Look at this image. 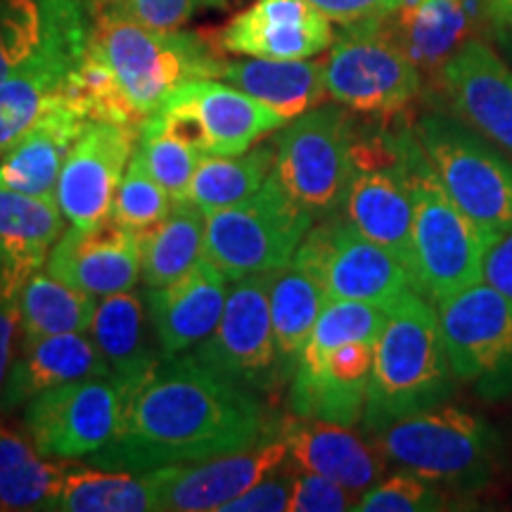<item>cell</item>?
I'll use <instances>...</instances> for the list:
<instances>
[{"instance_id": "8fae6325", "label": "cell", "mask_w": 512, "mask_h": 512, "mask_svg": "<svg viewBox=\"0 0 512 512\" xmlns=\"http://www.w3.org/2000/svg\"><path fill=\"white\" fill-rule=\"evenodd\" d=\"M354 138L356 128L342 105L313 107L275 136L273 176L309 214L328 219L347 195Z\"/></svg>"}, {"instance_id": "f35d334b", "label": "cell", "mask_w": 512, "mask_h": 512, "mask_svg": "<svg viewBox=\"0 0 512 512\" xmlns=\"http://www.w3.org/2000/svg\"><path fill=\"white\" fill-rule=\"evenodd\" d=\"M389 311L380 306L349 302V299H330L325 309L313 325L309 342L302 351V356H318L325 351L339 347L344 342L354 339H377L387 323Z\"/></svg>"}, {"instance_id": "681fc988", "label": "cell", "mask_w": 512, "mask_h": 512, "mask_svg": "<svg viewBox=\"0 0 512 512\" xmlns=\"http://www.w3.org/2000/svg\"><path fill=\"white\" fill-rule=\"evenodd\" d=\"M498 34H501V41L505 43V46H512V29H503V31H498Z\"/></svg>"}, {"instance_id": "c3c4849f", "label": "cell", "mask_w": 512, "mask_h": 512, "mask_svg": "<svg viewBox=\"0 0 512 512\" xmlns=\"http://www.w3.org/2000/svg\"><path fill=\"white\" fill-rule=\"evenodd\" d=\"M477 8L494 29H512V0H477Z\"/></svg>"}, {"instance_id": "7a4b0ae2", "label": "cell", "mask_w": 512, "mask_h": 512, "mask_svg": "<svg viewBox=\"0 0 512 512\" xmlns=\"http://www.w3.org/2000/svg\"><path fill=\"white\" fill-rule=\"evenodd\" d=\"M456 382L437 309L425 294H406L375 342L363 427L375 437L396 420L441 406L456 392Z\"/></svg>"}, {"instance_id": "e0dca14e", "label": "cell", "mask_w": 512, "mask_h": 512, "mask_svg": "<svg viewBox=\"0 0 512 512\" xmlns=\"http://www.w3.org/2000/svg\"><path fill=\"white\" fill-rule=\"evenodd\" d=\"M287 463V444L271 427L254 446L197 463L164 465L143 472L152 486L157 510L207 512L245 494L249 486Z\"/></svg>"}, {"instance_id": "7bdbcfd3", "label": "cell", "mask_w": 512, "mask_h": 512, "mask_svg": "<svg viewBox=\"0 0 512 512\" xmlns=\"http://www.w3.org/2000/svg\"><path fill=\"white\" fill-rule=\"evenodd\" d=\"M294 465L290 460L280 470L249 486L245 494L226 503L221 512H287L290 510Z\"/></svg>"}, {"instance_id": "8992f818", "label": "cell", "mask_w": 512, "mask_h": 512, "mask_svg": "<svg viewBox=\"0 0 512 512\" xmlns=\"http://www.w3.org/2000/svg\"><path fill=\"white\" fill-rule=\"evenodd\" d=\"M411 128L441 188L491 245L512 226V164L458 117L427 114Z\"/></svg>"}, {"instance_id": "1f68e13d", "label": "cell", "mask_w": 512, "mask_h": 512, "mask_svg": "<svg viewBox=\"0 0 512 512\" xmlns=\"http://www.w3.org/2000/svg\"><path fill=\"white\" fill-rule=\"evenodd\" d=\"M67 463L0 425V510H55Z\"/></svg>"}, {"instance_id": "277c9868", "label": "cell", "mask_w": 512, "mask_h": 512, "mask_svg": "<svg viewBox=\"0 0 512 512\" xmlns=\"http://www.w3.org/2000/svg\"><path fill=\"white\" fill-rule=\"evenodd\" d=\"M403 150L413 197L415 285L434 304L482 280L489 242L441 188L413 128H403Z\"/></svg>"}, {"instance_id": "4dcf8cb0", "label": "cell", "mask_w": 512, "mask_h": 512, "mask_svg": "<svg viewBox=\"0 0 512 512\" xmlns=\"http://www.w3.org/2000/svg\"><path fill=\"white\" fill-rule=\"evenodd\" d=\"M207 214L190 202H174L169 216L140 230V278L147 287H164L181 278L204 256Z\"/></svg>"}, {"instance_id": "b9f144b4", "label": "cell", "mask_w": 512, "mask_h": 512, "mask_svg": "<svg viewBox=\"0 0 512 512\" xmlns=\"http://www.w3.org/2000/svg\"><path fill=\"white\" fill-rule=\"evenodd\" d=\"M358 494L344 489L342 484L294 467L290 512H344L356 510Z\"/></svg>"}, {"instance_id": "603a6c76", "label": "cell", "mask_w": 512, "mask_h": 512, "mask_svg": "<svg viewBox=\"0 0 512 512\" xmlns=\"http://www.w3.org/2000/svg\"><path fill=\"white\" fill-rule=\"evenodd\" d=\"M226 283V275L204 256L174 283L150 287L147 311L162 358L195 349L216 330L226 309Z\"/></svg>"}, {"instance_id": "7c38bea8", "label": "cell", "mask_w": 512, "mask_h": 512, "mask_svg": "<svg viewBox=\"0 0 512 512\" xmlns=\"http://www.w3.org/2000/svg\"><path fill=\"white\" fill-rule=\"evenodd\" d=\"M458 382L484 401L512 396V299L484 280L434 302Z\"/></svg>"}, {"instance_id": "52a82bcc", "label": "cell", "mask_w": 512, "mask_h": 512, "mask_svg": "<svg viewBox=\"0 0 512 512\" xmlns=\"http://www.w3.org/2000/svg\"><path fill=\"white\" fill-rule=\"evenodd\" d=\"M316 216L287 195L273 174L247 200L207 216L204 256L228 280L290 266Z\"/></svg>"}, {"instance_id": "44dd1931", "label": "cell", "mask_w": 512, "mask_h": 512, "mask_svg": "<svg viewBox=\"0 0 512 512\" xmlns=\"http://www.w3.org/2000/svg\"><path fill=\"white\" fill-rule=\"evenodd\" d=\"M46 271L93 297L133 290L140 278L138 233L112 216L91 228L72 226L50 249Z\"/></svg>"}, {"instance_id": "ee69618b", "label": "cell", "mask_w": 512, "mask_h": 512, "mask_svg": "<svg viewBox=\"0 0 512 512\" xmlns=\"http://www.w3.org/2000/svg\"><path fill=\"white\" fill-rule=\"evenodd\" d=\"M226 3L228 0H126L133 15L159 29H181L200 12L226 8Z\"/></svg>"}, {"instance_id": "2e32d148", "label": "cell", "mask_w": 512, "mask_h": 512, "mask_svg": "<svg viewBox=\"0 0 512 512\" xmlns=\"http://www.w3.org/2000/svg\"><path fill=\"white\" fill-rule=\"evenodd\" d=\"M271 278L273 273H259L235 280L216 330L192 351L204 366L254 394L273 392L287 380L273 335Z\"/></svg>"}, {"instance_id": "9c48e42d", "label": "cell", "mask_w": 512, "mask_h": 512, "mask_svg": "<svg viewBox=\"0 0 512 512\" xmlns=\"http://www.w3.org/2000/svg\"><path fill=\"white\" fill-rule=\"evenodd\" d=\"M43 34L27 60L0 83V155L50 107L67 102L91 41V24L76 0H41Z\"/></svg>"}, {"instance_id": "60d3db41", "label": "cell", "mask_w": 512, "mask_h": 512, "mask_svg": "<svg viewBox=\"0 0 512 512\" xmlns=\"http://www.w3.org/2000/svg\"><path fill=\"white\" fill-rule=\"evenodd\" d=\"M41 34V0H0V83L34 53Z\"/></svg>"}, {"instance_id": "5b68a950", "label": "cell", "mask_w": 512, "mask_h": 512, "mask_svg": "<svg viewBox=\"0 0 512 512\" xmlns=\"http://www.w3.org/2000/svg\"><path fill=\"white\" fill-rule=\"evenodd\" d=\"M375 446L399 470L465 491L489 482L501 451L489 422L446 403L392 422Z\"/></svg>"}, {"instance_id": "d6986e66", "label": "cell", "mask_w": 512, "mask_h": 512, "mask_svg": "<svg viewBox=\"0 0 512 512\" xmlns=\"http://www.w3.org/2000/svg\"><path fill=\"white\" fill-rule=\"evenodd\" d=\"M377 339H354L318 356L299 358L290 384V411L354 427L363 420Z\"/></svg>"}, {"instance_id": "ffe728a7", "label": "cell", "mask_w": 512, "mask_h": 512, "mask_svg": "<svg viewBox=\"0 0 512 512\" xmlns=\"http://www.w3.org/2000/svg\"><path fill=\"white\" fill-rule=\"evenodd\" d=\"M332 43V22L309 0H254L219 36L228 53L261 60H311Z\"/></svg>"}, {"instance_id": "d590c367", "label": "cell", "mask_w": 512, "mask_h": 512, "mask_svg": "<svg viewBox=\"0 0 512 512\" xmlns=\"http://www.w3.org/2000/svg\"><path fill=\"white\" fill-rule=\"evenodd\" d=\"M55 510L64 512H143L157 510L145 475L102 470L76 463L67 467Z\"/></svg>"}, {"instance_id": "f1b7e54d", "label": "cell", "mask_w": 512, "mask_h": 512, "mask_svg": "<svg viewBox=\"0 0 512 512\" xmlns=\"http://www.w3.org/2000/svg\"><path fill=\"white\" fill-rule=\"evenodd\" d=\"M221 81L264 102L287 121L302 117L328 98L323 62L249 57L223 64Z\"/></svg>"}, {"instance_id": "f6af8a7d", "label": "cell", "mask_w": 512, "mask_h": 512, "mask_svg": "<svg viewBox=\"0 0 512 512\" xmlns=\"http://www.w3.org/2000/svg\"><path fill=\"white\" fill-rule=\"evenodd\" d=\"M309 3L316 5L330 22L349 27V24L368 22V19L389 17L399 10L403 0H309Z\"/></svg>"}, {"instance_id": "4316f807", "label": "cell", "mask_w": 512, "mask_h": 512, "mask_svg": "<svg viewBox=\"0 0 512 512\" xmlns=\"http://www.w3.org/2000/svg\"><path fill=\"white\" fill-rule=\"evenodd\" d=\"M98 375H110V366L91 335L64 332L22 344V356L10 368L0 396V411L10 413L48 389Z\"/></svg>"}, {"instance_id": "5bb4252c", "label": "cell", "mask_w": 512, "mask_h": 512, "mask_svg": "<svg viewBox=\"0 0 512 512\" xmlns=\"http://www.w3.org/2000/svg\"><path fill=\"white\" fill-rule=\"evenodd\" d=\"M202 155L235 157L290 121L221 79L183 83L150 117Z\"/></svg>"}, {"instance_id": "4fadbf2b", "label": "cell", "mask_w": 512, "mask_h": 512, "mask_svg": "<svg viewBox=\"0 0 512 512\" xmlns=\"http://www.w3.org/2000/svg\"><path fill=\"white\" fill-rule=\"evenodd\" d=\"M292 266L311 275L328 299L373 304L384 311L418 292L411 271L394 254L337 216H328L306 233Z\"/></svg>"}, {"instance_id": "e575fe53", "label": "cell", "mask_w": 512, "mask_h": 512, "mask_svg": "<svg viewBox=\"0 0 512 512\" xmlns=\"http://www.w3.org/2000/svg\"><path fill=\"white\" fill-rule=\"evenodd\" d=\"M275 145L266 143L235 157L204 155L192 174L185 202L195 204L204 214L233 207L247 200L273 174Z\"/></svg>"}, {"instance_id": "30bf717a", "label": "cell", "mask_w": 512, "mask_h": 512, "mask_svg": "<svg viewBox=\"0 0 512 512\" xmlns=\"http://www.w3.org/2000/svg\"><path fill=\"white\" fill-rule=\"evenodd\" d=\"M354 166L344 195V219L394 254L415 278L413 197L401 131L354 138Z\"/></svg>"}, {"instance_id": "8d00e7d4", "label": "cell", "mask_w": 512, "mask_h": 512, "mask_svg": "<svg viewBox=\"0 0 512 512\" xmlns=\"http://www.w3.org/2000/svg\"><path fill=\"white\" fill-rule=\"evenodd\" d=\"M136 147L143 155L147 169L155 181L169 192L174 202H185L197 164L204 157L195 145L164 131L152 119H145L136 138Z\"/></svg>"}, {"instance_id": "cb8c5ba5", "label": "cell", "mask_w": 512, "mask_h": 512, "mask_svg": "<svg viewBox=\"0 0 512 512\" xmlns=\"http://www.w3.org/2000/svg\"><path fill=\"white\" fill-rule=\"evenodd\" d=\"M275 427L287 444V460L299 470L328 477L354 494H363L382 475L380 448H370L347 425L292 413Z\"/></svg>"}, {"instance_id": "ab89813d", "label": "cell", "mask_w": 512, "mask_h": 512, "mask_svg": "<svg viewBox=\"0 0 512 512\" xmlns=\"http://www.w3.org/2000/svg\"><path fill=\"white\" fill-rule=\"evenodd\" d=\"M444 508L446 496L434 482L408 470L375 482L356 503V510L361 512H432Z\"/></svg>"}, {"instance_id": "d6a6232c", "label": "cell", "mask_w": 512, "mask_h": 512, "mask_svg": "<svg viewBox=\"0 0 512 512\" xmlns=\"http://www.w3.org/2000/svg\"><path fill=\"white\" fill-rule=\"evenodd\" d=\"M268 297H271L275 347H278L285 377L292 380L313 325H316L320 311L325 309L330 299L311 275H306L302 268L292 264L273 271Z\"/></svg>"}, {"instance_id": "9a60e30c", "label": "cell", "mask_w": 512, "mask_h": 512, "mask_svg": "<svg viewBox=\"0 0 512 512\" xmlns=\"http://www.w3.org/2000/svg\"><path fill=\"white\" fill-rule=\"evenodd\" d=\"M124 406L117 377H83L34 396L24 406V430L46 458H88L114 439Z\"/></svg>"}, {"instance_id": "ac0fdd59", "label": "cell", "mask_w": 512, "mask_h": 512, "mask_svg": "<svg viewBox=\"0 0 512 512\" xmlns=\"http://www.w3.org/2000/svg\"><path fill=\"white\" fill-rule=\"evenodd\" d=\"M138 133L110 121H88L69 150L55 200L72 226L91 228L112 216V202Z\"/></svg>"}, {"instance_id": "7dc6e473", "label": "cell", "mask_w": 512, "mask_h": 512, "mask_svg": "<svg viewBox=\"0 0 512 512\" xmlns=\"http://www.w3.org/2000/svg\"><path fill=\"white\" fill-rule=\"evenodd\" d=\"M19 328L17 306L0 304V396H3L5 382H8L12 368V342H15Z\"/></svg>"}, {"instance_id": "f546056e", "label": "cell", "mask_w": 512, "mask_h": 512, "mask_svg": "<svg viewBox=\"0 0 512 512\" xmlns=\"http://www.w3.org/2000/svg\"><path fill=\"white\" fill-rule=\"evenodd\" d=\"M396 38L422 74H437L467 41L472 27L470 0H403L387 17Z\"/></svg>"}, {"instance_id": "83f0119b", "label": "cell", "mask_w": 512, "mask_h": 512, "mask_svg": "<svg viewBox=\"0 0 512 512\" xmlns=\"http://www.w3.org/2000/svg\"><path fill=\"white\" fill-rule=\"evenodd\" d=\"M150 323L143 297L133 290L102 297L95 306L91 337L110 366V375L117 377L124 389L162 361V351L152 344Z\"/></svg>"}, {"instance_id": "484cf974", "label": "cell", "mask_w": 512, "mask_h": 512, "mask_svg": "<svg viewBox=\"0 0 512 512\" xmlns=\"http://www.w3.org/2000/svg\"><path fill=\"white\" fill-rule=\"evenodd\" d=\"M91 119L67 102L50 107L0 155V185L24 195L55 200L60 171ZM57 202V200H55Z\"/></svg>"}, {"instance_id": "bcb514c9", "label": "cell", "mask_w": 512, "mask_h": 512, "mask_svg": "<svg viewBox=\"0 0 512 512\" xmlns=\"http://www.w3.org/2000/svg\"><path fill=\"white\" fill-rule=\"evenodd\" d=\"M482 280L512 299V226L486 247Z\"/></svg>"}, {"instance_id": "836d02e7", "label": "cell", "mask_w": 512, "mask_h": 512, "mask_svg": "<svg viewBox=\"0 0 512 512\" xmlns=\"http://www.w3.org/2000/svg\"><path fill=\"white\" fill-rule=\"evenodd\" d=\"M98 297L62 283L48 271H38L17 299L19 330L24 344L36 339L91 330Z\"/></svg>"}, {"instance_id": "d4e9b609", "label": "cell", "mask_w": 512, "mask_h": 512, "mask_svg": "<svg viewBox=\"0 0 512 512\" xmlns=\"http://www.w3.org/2000/svg\"><path fill=\"white\" fill-rule=\"evenodd\" d=\"M55 200L24 195L0 185V304L17 306L19 292L46 266L64 233Z\"/></svg>"}, {"instance_id": "ba28073f", "label": "cell", "mask_w": 512, "mask_h": 512, "mask_svg": "<svg viewBox=\"0 0 512 512\" xmlns=\"http://www.w3.org/2000/svg\"><path fill=\"white\" fill-rule=\"evenodd\" d=\"M323 69L328 98L370 117H396L422 88V72L387 17L344 27L330 46Z\"/></svg>"}, {"instance_id": "6da1fadb", "label": "cell", "mask_w": 512, "mask_h": 512, "mask_svg": "<svg viewBox=\"0 0 512 512\" xmlns=\"http://www.w3.org/2000/svg\"><path fill=\"white\" fill-rule=\"evenodd\" d=\"M268 430L259 396L185 351L162 358L126 389L117 434L88 460L102 470L143 475L242 451Z\"/></svg>"}, {"instance_id": "74e56055", "label": "cell", "mask_w": 512, "mask_h": 512, "mask_svg": "<svg viewBox=\"0 0 512 512\" xmlns=\"http://www.w3.org/2000/svg\"><path fill=\"white\" fill-rule=\"evenodd\" d=\"M171 207H174L171 195L155 181L140 150L133 145L131 159L112 202V219L140 233L169 216Z\"/></svg>"}, {"instance_id": "7402d4cb", "label": "cell", "mask_w": 512, "mask_h": 512, "mask_svg": "<svg viewBox=\"0 0 512 512\" xmlns=\"http://www.w3.org/2000/svg\"><path fill=\"white\" fill-rule=\"evenodd\" d=\"M453 114L512 152V69L486 43L467 38L439 72Z\"/></svg>"}, {"instance_id": "3957f363", "label": "cell", "mask_w": 512, "mask_h": 512, "mask_svg": "<svg viewBox=\"0 0 512 512\" xmlns=\"http://www.w3.org/2000/svg\"><path fill=\"white\" fill-rule=\"evenodd\" d=\"M112 69L140 117L147 119L183 83L221 79L223 64L202 36L145 24L126 0H105L91 24L88 41Z\"/></svg>"}]
</instances>
